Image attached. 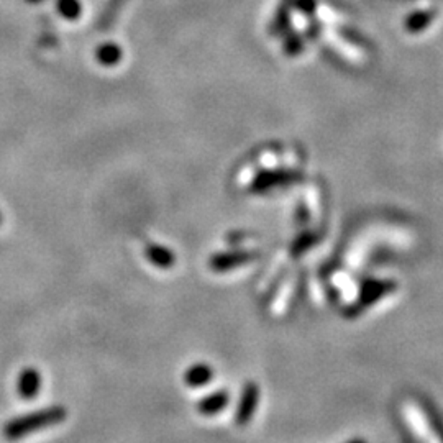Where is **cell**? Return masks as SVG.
Masks as SVG:
<instances>
[{"mask_svg":"<svg viewBox=\"0 0 443 443\" xmlns=\"http://www.w3.org/2000/svg\"><path fill=\"white\" fill-rule=\"evenodd\" d=\"M66 415L68 410L63 406H51L35 410V412L19 415V417L9 420L4 425V437L10 442H17L26 435L35 434L38 430L61 424L66 419Z\"/></svg>","mask_w":443,"mask_h":443,"instance_id":"6da1fadb","label":"cell"},{"mask_svg":"<svg viewBox=\"0 0 443 443\" xmlns=\"http://www.w3.org/2000/svg\"><path fill=\"white\" fill-rule=\"evenodd\" d=\"M397 289V283L392 279H368L361 284L360 297L353 306H350V309L345 311V316L355 317L358 316L361 311H365L366 307L371 304H376L377 301H381L382 297L394 293Z\"/></svg>","mask_w":443,"mask_h":443,"instance_id":"7a4b0ae2","label":"cell"},{"mask_svg":"<svg viewBox=\"0 0 443 443\" xmlns=\"http://www.w3.org/2000/svg\"><path fill=\"white\" fill-rule=\"evenodd\" d=\"M255 253L253 251H224V253H215V255L210 256L209 259V266L215 273H226L230 269H235L241 266V264H246L255 259Z\"/></svg>","mask_w":443,"mask_h":443,"instance_id":"3957f363","label":"cell"},{"mask_svg":"<svg viewBox=\"0 0 443 443\" xmlns=\"http://www.w3.org/2000/svg\"><path fill=\"white\" fill-rule=\"evenodd\" d=\"M259 402V386L255 382H246L241 391V397L236 407L235 422L239 425H246L255 415V410Z\"/></svg>","mask_w":443,"mask_h":443,"instance_id":"277c9868","label":"cell"},{"mask_svg":"<svg viewBox=\"0 0 443 443\" xmlns=\"http://www.w3.org/2000/svg\"><path fill=\"white\" fill-rule=\"evenodd\" d=\"M41 387L40 371L35 368H25L19 375L17 380V392L24 399H33L38 396Z\"/></svg>","mask_w":443,"mask_h":443,"instance_id":"5b68a950","label":"cell"},{"mask_svg":"<svg viewBox=\"0 0 443 443\" xmlns=\"http://www.w3.org/2000/svg\"><path fill=\"white\" fill-rule=\"evenodd\" d=\"M296 177L291 172H261L255 182H253L251 191L253 192H266L268 189L281 184H288V182L294 181Z\"/></svg>","mask_w":443,"mask_h":443,"instance_id":"8992f818","label":"cell"},{"mask_svg":"<svg viewBox=\"0 0 443 443\" xmlns=\"http://www.w3.org/2000/svg\"><path fill=\"white\" fill-rule=\"evenodd\" d=\"M230 401V396L226 391H215L212 394H209V396L202 397L201 401L197 402V410L201 412L202 415H215L222 412L226 407V404H229Z\"/></svg>","mask_w":443,"mask_h":443,"instance_id":"52a82bcc","label":"cell"},{"mask_svg":"<svg viewBox=\"0 0 443 443\" xmlns=\"http://www.w3.org/2000/svg\"><path fill=\"white\" fill-rule=\"evenodd\" d=\"M145 256H147L148 261L153 263L155 266L163 268V269L174 266V263H176L174 253H172L170 248L161 246V245H153V243L145 248Z\"/></svg>","mask_w":443,"mask_h":443,"instance_id":"ba28073f","label":"cell"},{"mask_svg":"<svg viewBox=\"0 0 443 443\" xmlns=\"http://www.w3.org/2000/svg\"><path fill=\"white\" fill-rule=\"evenodd\" d=\"M214 370L205 363H197L187 368L184 375V382L189 387H201L205 386L207 382L212 381Z\"/></svg>","mask_w":443,"mask_h":443,"instance_id":"9c48e42d","label":"cell"},{"mask_svg":"<svg viewBox=\"0 0 443 443\" xmlns=\"http://www.w3.org/2000/svg\"><path fill=\"white\" fill-rule=\"evenodd\" d=\"M122 55H123L122 48L115 45V43H104V45H100L99 48H97L95 59L102 64V66L110 68L120 63Z\"/></svg>","mask_w":443,"mask_h":443,"instance_id":"30bf717a","label":"cell"},{"mask_svg":"<svg viewBox=\"0 0 443 443\" xmlns=\"http://www.w3.org/2000/svg\"><path fill=\"white\" fill-rule=\"evenodd\" d=\"M58 12L68 20H75L80 15V2L79 0H58L56 2Z\"/></svg>","mask_w":443,"mask_h":443,"instance_id":"8fae6325","label":"cell"},{"mask_svg":"<svg viewBox=\"0 0 443 443\" xmlns=\"http://www.w3.org/2000/svg\"><path fill=\"white\" fill-rule=\"evenodd\" d=\"M316 243H317V235L312 234V231H306V234L299 235V239L294 241L291 251H293V255H301V253H304L309 250V248L314 246Z\"/></svg>","mask_w":443,"mask_h":443,"instance_id":"7c38bea8","label":"cell"},{"mask_svg":"<svg viewBox=\"0 0 443 443\" xmlns=\"http://www.w3.org/2000/svg\"><path fill=\"white\" fill-rule=\"evenodd\" d=\"M430 19H432V14H427V12L414 14L412 17H409V20H407V28L410 31L424 30L425 26L430 24Z\"/></svg>","mask_w":443,"mask_h":443,"instance_id":"4fadbf2b","label":"cell"},{"mask_svg":"<svg viewBox=\"0 0 443 443\" xmlns=\"http://www.w3.org/2000/svg\"><path fill=\"white\" fill-rule=\"evenodd\" d=\"M286 50H288V53H291V55H296V53H299L302 50V43H301L299 38L294 36L293 40L288 43V48H286Z\"/></svg>","mask_w":443,"mask_h":443,"instance_id":"5bb4252c","label":"cell"},{"mask_svg":"<svg viewBox=\"0 0 443 443\" xmlns=\"http://www.w3.org/2000/svg\"><path fill=\"white\" fill-rule=\"evenodd\" d=\"M347 443H368L366 440H363V439H353L351 442H347Z\"/></svg>","mask_w":443,"mask_h":443,"instance_id":"9a60e30c","label":"cell"},{"mask_svg":"<svg viewBox=\"0 0 443 443\" xmlns=\"http://www.w3.org/2000/svg\"><path fill=\"white\" fill-rule=\"evenodd\" d=\"M30 2H40V0H30Z\"/></svg>","mask_w":443,"mask_h":443,"instance_id":"2e32d148","label":"cell"},{"mask_svg":"<svg viewBox=\"0 0 443 443\" xmlns=\"http://www.w3.org/2000/svg\"><path fill=\"white\" fill-rule=\"evenodd\" d=\"M0 224H2V214H0Z\"/></svg>","mask_w":443,"mask_h":443,"instance_id":"e0dca14e","label":"cell"}]
</instances>
